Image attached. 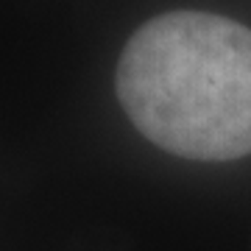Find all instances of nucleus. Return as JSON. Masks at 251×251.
<instances>
[{
    "label": "nucleus",
    "mask_w": 251,
    "mask_h": 251,
    "mask_svg": "<svg viewBox=\"0 0 251 251\" xmlns=\"http://www.w3.org/2000/svg\"><path fill=\"white\" fill-rule=\"evenodd\" d=\"M117 98L153 145L187 159L251 153V31L204 11L145 23L117 64Z\"/></svg>",
    "instance_id": "obj_1"
}]
</instances>
